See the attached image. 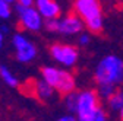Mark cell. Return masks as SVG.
<instances>
[{
  "label": "cell",
  "mask_w": 123,
  "mask_h": 121,
  "mask_svg": "<svg viewBox=\"0 0 123 121\" xmlns=\"http://www.w3.org/2000/svg\"><path fill=\"white\" fill-rule=\"evenodd\" d=\"M94 80L97 85L109 83L120 88L123 85V58L116 54L104 55L95 67Z\"/></svg>",
  "instance_id": "6da1fadb"
},
{
  "label": "cell",
  "mask_w": 123,
  "mask_h": 121,
  "mask_svg": "<svg viewBox=\"0 0 123 121\" xmlns=\"http://www.w3.org/2000/svg\"><path fill=\"white\" fill-rule=\"evenodd\" d=\"M73 12L84 21L89 32L100 34L104 28V16L100 0H73Z\"/></svg>",
  "instance_id": "7a4b0ae2"
},
{
  "label": "cell",
  "mask_w": 123,
  "mask_h": 121,
  "mask_svg": "<svg viewBox=\"0 0 123 121\" xmlns=\"http://www.w3.org/2000/svg\"><path fill=\"white\" fill-rule=\"evenodd\" d=\"M41 74L43 79L50 83L59 94L62 95H68L75 90V77L72 76V73L62 70V69H56V67H43L41 69Z\"/></svg>",
  "instance_id": "3957f363"
},
{
  "label": "cell",
  "mask_w": 123,
  "mask_h": 121,
  "mask_svg": "<svg viewBox=\"0 0 123 121\" xmlns=\"http://www.w3.org/2000/svg\"><path fill=\"white\" fill-rule=\"evenodd\" d=\"M100 99L101 98L98 92L94 89H85L79 92L78 107H76V112H75L78 121H91V118L101 108Z\"/></svg>",
  "instance_id": "277c9868"
},
{
  "label": "cell",
  "mask_w": 123,
  "mask_h": 121,
  "mask_svg": "<svg viewBox=\"0 0 123 121\" xmlns=\"http://www.w3.org/2000/svg\"><path fill=\"white\" fill-rule=\"evenodd\" d=\"M50 54L59 64L66 66V67L75 66L79 58V51L75 45L60 44V42H56L50 47Z\"/></svg>",
  "instance_id": "5b68a950"
},
{
  "label": "cell",
  "mask_w": 123,
  "mask_h": 121,
  "mask_svg": "<svg viewBox=\"0 0 123 121\" xmlns=\"http://www.w3.org/2000/svg\"><path fill=\"white\" fill-rule=\"evenodd\" d=\"M16 10L19 13V23H18L19 29H29V31L41 29L43 21H41V13L38 12V9H34L31 6H22L18 3Z\"/></svg>",
  "instance_id": "8992f818"
},
{
  "label": "cell",
  "mask_w": 123,
  "mask_h": 121,
  "mask_svg": "<svg viewBox=\"0 0 123 121\" xmlns=\"http://www.w3.org/2000/svg\"><path fill=\"white\" fill-rule=\"evenodd\" d=\"M85 23L84 21L76 15L75 12L73 13H69L68 16L59 19V32L63 34V35H75V34H79L82 29H84Z\"/></svg>",
  "instance_id": "52a82bcc"
},
{
  "label": "cell",
  "mask_w": 123,
  "mask_h": 121,
  "mask_svg": "<svg viewBox=\"0 0 123 121\" xmlns=\"http://www.w3.org/2000/svg\"><path fill=\"white\" fill-rule=\"evenodd\" d=\"M13 45L16 48V58L22 63H28L31 61L35 55H37V50L31 42H28L22 35H16L13 38Z\"/></svg>",
  "instance_id": "ba28073f"
},
{
  "label": "cell",
  "mask_w": 123,
  "mask_h": 121,
  "mask_svg": "<svg viewBox=\"0 0 123 121\" xmlns=\"http://www.w3.org/2000/svg\"><path fill=\"white\" fill-rule=\"evenodd\" d=\"M37 9L45 19L60 16V6L56 0H37Z\"/></svg>",
  "instance_id": "9c48e42d"
},
{
  "label": "cell",
  "mask_w": 123,
  "mask_h": 121,
  "mask_svg": "<svg viewBox=\"0 0 123 121\" xmlns=\"http://www.w3.org/2000/svg\"><path fill=\"white\" fill-rule=\"evenodd\" d=\"M54 90L56 89L50 83H47L44 79L43 80H37L35 82V94H34V96L41 99V101H49L53 96Z\"/></svg>",
  "instance_id": "30bf717a"
},
{
  "label": "cell",
  "mask_w": 123,
  "mask_h": 121,
  "mask_svg": "<svg viewBox=\"0 0 123 121\" xmlns=\"http://www.w3.org/2000/svg\"><path fill=\"white\" fill-rule=\"evenodd\" d=\"M107 105L113 112H119L123 108V89L122 88H117L116 92L107 99Z\"/></svg>",
  "instance_id": "8fae6325"
},
{
  "label": "cell",
  "mask_w": 123,
  "mask_h": 121,
  "mask_svg": "<svg viewBox=\"0 0 123 121\" xmlns=\"http://www.w3.org/2000/svg\"><path fill=\"white\" fill-rule=\"evenodd\" d=\"M116 89H117V86H114V85L103 83V85H98L97 92H98V95H100V98H101V99L107 101V99H109V98L116 92Z\"/></svg>",
  "instance_id": "7c38bea8"
},
{
  "label": "cell",
  "mask_w": 123,
  "mask_h": 121,
  "mask_svg": "<svg viewBox=\"0 0 123 121\" xmlns=\"http://www.w3.org/2000/svg\"><path fill=\"white\" fill-rule=\"evenodd\" d=\"M78 96H79V92H70L68 95H65V102H66V108L75 114L76 112V107H78Z\"/></svg>",
  "instance_id": "4fadbf2b"
},
{
  "label": "cell",
  "mask_w": 123,
  "mask_h": 121,
  "mask_svg": "<svg viewBox=\"0 0 123 121\" xmlns=\"http://www.w3.org/2000/svg\"><path fill=\"white\" fill-rule=\"evenodd\" d=\"M0 74H2V77L5 79V82L9 85V86H18V80L15 79V76L6 69V67H0Z\"/></svg>",
  "instance_id": "5bb4252c"
},
{
  "label": "cell",
  "mask_w": 123,
  "mask_h": 121,
  "mask_svg": "<svg viewBox=\"0 0 123 121\" xmlns=\"http://www.w3.org/2000/svg\"><path fill=\"white\" fill-rule=\"evenodd\" d=\"M45 29L51 32H59V18H50V19H45L44 23Z\"/></svg>",
  "instance_id": "9a60e30c"
},
{
  "label": "cell",
  "mask_w": 123,
  "mask_h": 121,
  "mask_svg": "<svg viewBox=\"0 0 123 121\" xmlns=\"http://www.w3.org/2000/svg\"><path fill=\"white\" fill-rule=\"evenodd\" d=\"M10 16V7H9V3L5 2V0H0V18H9Z\"/></svg>",
  "instance_id": "2e32d148"
},
{
  "label": "cell",
  "mask_w": 123,
  "mask_h": 121,
  "mask_svg": "<svg viewBox=\"0 0 123 121\" xmlns=\"http://www.w3.org/2000/svg\"><path fill=\"white\" fill-rule=\"evenodd\" d=\"M91 121H107V114H105V111H104L103 108H100V110L97 111V114L91 118Z\"/></svg>",
  "instance_id": "e0dca14e"
},
{
  "label": "cell",
  "mask_w": 123,
  "mask_h": 121,
  "mask_svg": "<svg viewBox=\"0 0 123 121\" xmlns=\"http://www.w3.org/2000/svg\"><path fill=\"white\" fill-rule=\"evenodd\" d=\"M89 41H91V38H89V35L88 34H82L81 37H79V39H78V42H79V45H88L89 44Z\"/></svg>",
  "instance_id": "ac0fdd59"
},
{
  "label": "cell",
  "mask_w": 123,
  "mask_h": 121,
  "mask_svg": "<svg viewBox=\"0 0 123 121\" xmlns=\"http://www.w3.org/2000/svg\"><path fill=\"white\" fill-rule=\"evenodd\" d=\"M57 121H78V118H76V115H63V117H60Z\"/></svg>",
  "instance_id": "d6986e66"
},
{
  "label": "cell",
  "mask_w": 123,
  "mask_h": 121,
  "mask_svg": "<svg viewBox=\"0 0 123 121\" xmlns=\"http://www.w3.org/2000/svg\"><path fill=\"white\" fill-rule=\"evenodd\" d=\"M32 2H34V0H18V3L22 5V6H31Z\"/></svg>",
  "instance_id": "ffe728a7"
},
{
  "label": "cell",
  "mask_w": 123,
  "mask_h": 121,
  "mask_svg": "<svg viewBox=\"0 0 123 121\" xmlns=\"http://www.w3.org/2000/svg\"><path fill=\"white\" fill-rule=\"evenodd\" d=\"M117 114H119V117H120V121H123V108H122Z\"/></svg>",
  "instance_id": "44dd1931"
},
{
  "label": "cell",
  "mask_w": 123,
  "mask_h": 121,
  "mask_svg": "<svg viewBox=\"0 0 123 121\" xmlns=\"http://www.w3.org/2000/svg\"><path fill=\"white\" fill-rule=\"evenodd\" d=\"M2 44H3V35L0 34V47H2Z\"/></svg>",
  "instance_id": "7402d4cb"
},
{
  "label": "cell",
  "mask_w": 123,
  "mask_h": 121,
  "mask_svg": "<svg viewBox=\"0 0 123 121\" xmlns=\"http://www.w3.org/2000/svg\"><path fill=\"white\" fill-rule=\"evenodd\" d=\"M5 2H7V3H13L15 0H5Z\"/></svg>",
  "instance_id": "603a6c76"
}]
</instances>
